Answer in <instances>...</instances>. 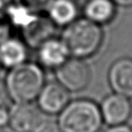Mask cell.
I'll return each instance as SVG.
<instances>
[{
  "mask_svg": "<svg viewBox=\"0 0 132 132\" xmlns=\"http://www.w3.org/2000/svg\"><path fill=\"white\" fill-rule=\"evenodd\" d=\"M60 38L71 57L85 60L101 49L104 33L101 26L82 17L64 27Z\"/></svg>",
  "mask_w": 132,
  "mask_h": 132,
  "instance_id": "obj_1",
  "label": "cell"
},
{
  "mask_svg": "<svg viewBox=\"0 0 132 132\" xmlns=\"http://www.w3.org/2000/svg\"><path fill=\"white\" fill-rule=\"evenodd\" d=\"M5 83L14 103L33 102L45 84L44 68L39 63L26 62L9 69Z\"/></svg>",
  "mask_w": 132,
  "mask_h": 132,
  "instance_id": "obj_2",
  "label": "cell"
},
{
  "mask_svg": "<svg viewBox=\"0 0 132 132\" xmlns=\"http://www.w3.org/2000/svg\"><path fill=\"white\" fill-rule=\"evenodd\" d=\"M56 123L62 132H100L103 120L97 103L78 99L70 101L58 114Z\"/></svg>",
  "mask_w": 132,
  "mask_h": 132,
  "instance_id": "obj_3",
  "label": "cell"
},
{
  "mask_svg": "<svg viewBox=\"0 0 132 132\" xmlns=\"http://www.w3.org/2000/svg\"><path fill=\"white\" fill-rule=\"evenodd\" d=\"M55 79L70 92L84 90L92 79L90 66L84 59L69 57L54 70Z\"/></svg>",
  "mask_w": 132,
  "mask_h": 132,
  "instance_id": "obj_4",
  "label": "cell"
},
{
  "mask_svg": "<svg viewBox=\"0 0 132 132\" xmlns=\"http://www.w3.org/2000/svg\"><path fill=\"white\" fill-rule=\"evenodd\" d=\"M44 121V113L33 102L14 103L9 109L8 126L13 132H37Z\"/></svg>",
  "mask_w": 132,
  "mask_h": 132,
  "instance_id": "obj_5",
  "label": "cell"
},
{
  "mask_svg": "<svg viewBox=\"0 0 132 132\" xmlns=\"http://www.w3.org/2000/svg\"><path fill=\"white\" fill-rule=\"evenodd\" d=\"M70 92L58 81L45 82L36 98V105L44 114L58 115L71 101Z\"/></svg>",
  "mask_w": 132,
  "mask_h": 132,
  "instance_id": "obj_6",
  "label": "cell"
},
{
  "mask_svg": "<svg viewBox=\"0 0 132 132\" xmlns=\"http://www.w3.org/2000/svg\"><path fill=\"white\" fill-rule=\"evenodd\" d=\"M103 123L109 126L124 124L132 114V103L126 96L113 92L103 99L100 105Z\"/></svg>",
  "mask_w": 132,
  "mask_h": 132,
  "instance_id": "obj_7",
  "label": "cell"
},
{
  "mask_svg": "<svg viewBox=\"0 0 132 132\" xmlns=\"http://www.w3.org/2000/svg\"><path fill=\"white\" fill-rule=\"evenodd\" d=\"M56 26L45 14H39L20 32L21 39L29 49L36 50L43 43L55 36Z\"/></svg>",
  "mask_w": 132,
  "mask_h": 132,
  "instance_id": "obj_8",
  "label": "cell"
},
{
  "mask_svg": "<svg viewBox=\"0 0 132 132\" xmlns=\"http://www.w3.org/2000/svg\"><path fill=\"white\" fill-rule=\"evenodd\" d=\"M108 81L113 92L132 98V59L123 57L115 61L108 72Z\"/></svg>",
  "mask_w": 132,
  "mask_h": 132,
  "instance_id": "obj_9",
  "label": "cell"
},
{
  "mask_svg": "<svg viewBox=\"0 0 132 132\" xmlns=\"http://www.w3.org/2000/svg\"><path fill=\"white\" fill-rule=\"evenodd\" d=\"M37 58L43 68L55 70L60 67L70 54L64 43L55 36L48 39L37 48Z\"/></svg>",
  "mask_w": 132,
  "mask_h": 132,
  "instance_id": "obj_10",
  "label": "cell"
},
{
  "mask_svg": "<svg viewBox=\"0 0 132 132\" xmlns=\"http://www.w3.org/2000/svg\"><path fill=\"white\" fill-rule=\"evenodd\" d=\"M28 49L21 38L10 36L0 44V65L12 69L27 62Z\"/></svg>",
  "mask_w": 132,
  "mask_h": 132,
  "instance_id": "obj_11",
  "label": "cell"
},
{
  "mask_svg": "<svg viewBox=\"0 0 132 132\" xmlns=\"http://www.w3.org/2000/svg\"><path fill=\"white\" fill-rule=\"evenodd\" d=\"M80 9L75 0H53L45 15L56 27H66L79 18Z\"/></svg>",
  "mask_w": 132,
  "mask_h": 132,
  "instance_id": "obj_12",
  "label": "cell"
},
{
  "mask_svg": "<svg viewBox=\"0 0 132 132\" xmlns=\"http://www.w3.org/2000/svg\"><path fill=\"white\" fill-rule=\"evenodd\" d=\"M116 12L117 6L112 0H88L82 9L85 18L100 26L111 22Z\"/></svg>",
  "mask_w": 132,
  "mask_h": 132,
  "instance_id": "obj_13",
  "label": "cell"
},
{
  "mask_svg": "<svg viewBox=\"0 0 132 132\" xmlns=\"http://www.w3.org/2000/svg\"><path fill=\"white\" fill-rule=\"evenodd\" d=\"M39 14L15 2H10L5 12V16L11 24L12 28L17 29L18 31L27 26Z\"/></svg>",
  "mask_w": 132,
  "mask_h": 132,
  "instance_id": "obj_14",
  "label": "cell"
},
{
  "mask_svg": "<svg viewBox=\"0 0 132 132\" xmlns=\"http://www.w3.org/2000/svg\"><path fill=\"white\" fill-rule=\"evenodd\" d=\"M52 1L53 0H13V2L21 5L37 14L45 13Z\"/></svg>",
  "mask_w": 132,
  "mask_h": 132,
  "instance_id": "obj_15",
  "label": "cell"
},
{
  "mask_svg": "<svg viewBox=\"0 0 132 132\" xmlns=\"http://www.w3.org/2000/svg\"><path fill=\"white\" fill-rule=\"evenodd\" d=\"M12 30L13 28L6 16L0 17V44L11 36Z\"/></svg>",
  "mask_w": 132,
  "mask_h": 132,
  "instance_id": "obj_16",
  "label": "cell"
},
{
  "mask_svg": "<svg viewBox=\"0 0 132 132\" xmlns=\"http://www.w3.org/2000/svg\"><path fill=\"white\" fill-rule=\"evenodd\" d=\"M10 101H11V100H10L5 81L0 79V108L1 107H8Z\"/></svg>",
  "mask_w": 132,
  "mask_h": 132,
  "instance_id": "obj_17",
  "label": "cell"
},
{
  "mask_svg": "<svg viewBox=\"0 0 132 132\" xmlns=\"http://www.w3.org/2000/svg\"><path fill=\"white\" fill-rule=\"evenodd\" d=\"M37 132H62V131H61L60 128H59V126L57 125L56 122L44 119V121L41 125V127L37 130Z\"/></svg>",
  "mask_w": 132,
  "mask_h": 132,
  "instance_id": "obj_18",
  "label": "cell"
},
{
  "mask_svg": "<svg viewBox=\"0 0 132 132\" xmlns=\"http://www.w3.org/2000/svg\"><path fill=\"white\" fill-rule=\"evenodd\" d=\"M9 123V109L8 107L0 108V128L8 126Z\"/></svg>",
  "mask_w": 132,
  "mask_h": 132,
  "instance_id": "obj_19",
  "label": "cell"
},
{
  "mask_svg": "<svg viewBox=\"0 0 132 132\" xmlns=\"http://www.w3.org/2000/svg\"><path fill=\"white\" fill-rule=\"evenodd\" d=\"M104 132H132V128L126 123L120 125H115V126H110Z\"/></svg>",
  "mask_w": 132,
  "mask_h": 132,
  "instance_id": "obj_20",
  "label": "cell"
},
{
  "mask_svg": "<svg viewBox=\"0 0 132 132\" xmlns=\"http://www.w3.org/2000/svg\"><path fill=\"white\" fill-rule=\"evenodd\" d=\"M117 6L121 7H132V0H112Z\"/></svg>",
  "mask_w": 132,
  "mask_h": 132,
  "instance_id": "obj_21",
  "label": "cell"
},
{
  "mask_svg": "<svg viewBox=\"0 0 132 132\" xmlns=\"http://www.w3.org/2000/svg\"><path fill=\"white\" fill-rule=\"evenodd\" d=\"M9 3V0H0V17L5 16L6 6Z\"/></svg>",
  "mask_w": 132,
  "mask_h": 132,
  "instance_id": "obj_22",
  "label": "cell"
},
{
  "mask_svg": "<svg viewBox=\"0 0 132 132\" xmlns=\"http://www.w3.org/2000/svg\"><path fill=\"white\" fill-rule=\"evenodd\" d=\"M0 68H1V65H0Z\"/></svg>",
  "mask_w": 132,
  "mask_h": 132,
  "instance_id": "obj_23",
  "label": "cell"
}]
</instances>
